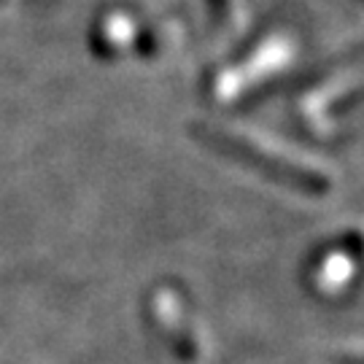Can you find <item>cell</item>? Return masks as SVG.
I'll return each instance as SVG.
<instances>
[{
  "instance_id": "cell-1",
  "label": "cell",
  "mask_w": 364,
  "mask_h": 364,
  "mask_svg": "<svg viewBox=\"0 0 364 364\" xmlns=\"http://www.w3.org/2000/svg\"><path fill=\"white\" fill-rule=\"evenodd\" d=\"M189 132L203 146L219 151L221 156L243 162L246 168L257 170L259 176H264V178H270L275 183H284L294 192H302V195H326L329 192V178L321 176L318 170H311L305 165L291 162L287 156L273 154V151L262 149V146H257L254 141L243 138V135H235V132L213 127V124H200V122L192 124Z\"/></svg>"
}]
</instances>
